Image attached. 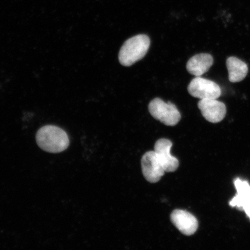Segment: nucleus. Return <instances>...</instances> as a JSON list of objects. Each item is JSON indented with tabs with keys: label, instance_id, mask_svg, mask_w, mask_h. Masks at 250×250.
<instances>
[{
	"label": "nucleus",
	"instance_id": "obj_10",
	"mask_svg": "<svg viewBox=\"0 0 250 250\" xmlns=\"http://www.w3.org/2000/svg\"><path fill=\"white\" fill-rule=\"evenodd\" d=\"M212 56L208 54H200L193 56L187 64V70L195 77H201L207 73L213 64Z\"/></svg>",
	"mask_w": 250,
	"mask_h": 250
},
{
	"label": "nucleus",
	"instance_id": "obj_2",
	"mask_svg": "<svg viewBox=\"0 0 250 250\" xmlns=\"http://www.w3.org/2000/svg\"><path fill=\"white\" fill-rule=\"evenodd\" d=\"M150 46L149 37L139 34L128 39L122 46L118 58L120 63L129 67L142 59L148 52Z\"/></svg>",
	"mask_w": 250,
	"mask_h": 250
},
{
	"label": "nucleus",
	"instance_id": "obj_6",
	"mask_svg": "<svg viewBox=\"0 0 250 250\" xmlns=\"http://www.w3.org/2000/svg\"><path fill=\"white\" fill-rule=\"evenodd\" d=\"M142 167L145 179L151 183L158 182L166 172L154 151L146 152L143 155Z\"/></svg>",
	"mask_w": 250,
	"mask_h": 250
},
{
	"label": "nucleus",
	"instance_id": "obj_5",
	"mask_svg": "<svg viewBox=\"0 0 250 250\" xmlns=\"http://www.w3.org/2000/svg\"><path fill=\"white\" fill-rule=\"evenodd\" d=\"M198 108L203 117L211 123H218L224 120L227 114L224 103L215 99H202L198 103Z\"/></svg>",
	"mask_w": 250,
	"mask_h": 250
},
{
	"label": "nucleus",
	"instance_id": "obj_8",
	"mask_svg": "<svg viewBox=\"0 0 250 250\" xmlns=\"http://www.w3.org/2000/svg\"><path fill=\"white\" fill-rule=\"evenodd\" d=\"M170 219L174 226L185 235H192L198 229L199 225L196 218L187 211L175 210L172 212Z\"/></svg>",
	"mask_w": 250,
	"mask_h": 250
},
{
	"label": "nucleus",
	"instance_id": "obj_11",
	"mask_svg": "<svg viewBox=\"0 0 250 250\" xmlns=\"http://www.w3.org/2000/svg\"><path fill=\"white\" fill-rule=\"evenodd\" d=\"M227 67L229 73V80L233 83L243 81L249 71V68L246 62L234 56L227 59Z\"/></svg>",
	"mask_w": 250,
	"mask_h": 250
},
{
	"label": "nucleus",
	"instance_id": "obj_1",
	"mask_svg": "<svg viewBox=\"0 0 250 250\" xmlns=\"http://www.w3.org/2000/svg\"><path fill=\"white\" fill-rule=\"evenodd\" d=\"M36 141L41 148L51 153L64 151L70 145L66 132L54 125H46L40 128L36 134Z\"/></svg>",
	"mask_w": 250,
	"mask_h": 250
},
{
	"label": "nucleus",
	"instance_id": "obj_9",
	"mask_svg": "<svg viewBox=\"0 0 250 250\" xmlns=\"http://www.w3.org/2000/svg\"><path fill=\"white\" fill-rule=\"evenodd\" d=\"M237 194L229 202L232 207H236L246 212L250 220V186L247 181L237 178L234 181Z\"/></svg>",
	"mask_w": 250,
	"mask_h": 250
},
{
	"label": "nucleus",
	"instance_id": "obj_7",
	"mask_svg": "<svg viewBox=\"0 0 250 250\" xmlns=\"http://www.w3.org/2000/svg\"><path fill=\"white\" fill-rule=\"evenodd\" d=\"M173 143L167 139H161L156 142L154 152L166 172H174L179 167V161L171 155L170 150Z\"/></svg>",
	"mask_w": 250,
	"mask_h": 250
},
{
	"label": "nucleus",
	"instance_id": "obj_4",
	"mask_svg": "<svg viewBox=\"0 0 250 250\" xmlns=\"http://www.w3.org/2000/svg\"><path fill=\"white\" fill-rule=\"evenodd\" d=\"M188 91L192 96L201 100L217 99L221 95L220 87L217 83L201 77H196L190 81Z\"/></svg>",
	"mask_w": 250,
	"mask_h": 250
},
{
	"label": "nucleus",
	"instance_id": "obj_3",
	"mask_svg": "<svg viewBox=\"0 0 250 250\" xmlns=\"http://www.w3.org/2000/svg\"><path fill=\"white\" fill-rule=\"evenodd\" d=\"M149 113L156 120L167 126H173L181 120V114L173 103H165L159 98H155L149 103Z\"/></svg>",
	"mask_w": 250,
	"mask_h": 250
}]
</instances>
